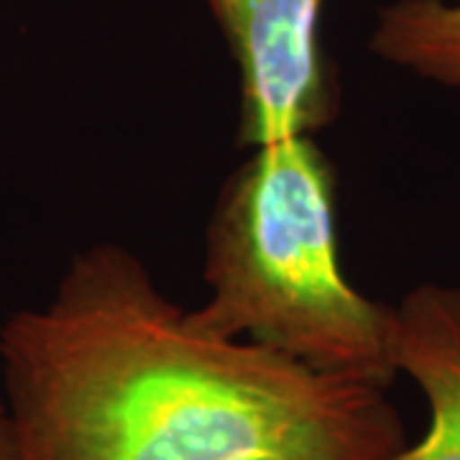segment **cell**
Listing matches in <instances>:
<instances>
[{
	"label": "cell",
	"instance_id": "obj_5",
	"mask_svg": "<svg viewBox=\"0 0 460 460\" xmlns=\"http://www.w3.org/2000/svg\"><path fill=\"white\" fill-rule=\"evenodd\" d=\"M368 49L386 65L460 93V0H392L381 5Z\"/></svg>",
	"mask_w": 460,
	"mask_h": 460
},
{
	"label": "cell",
	"instance_id": "obj_4",
	"mask_svg": "<svg viewBox=\"0 0 460 460\" xmlns=\"http://www.w3.org/2000/svg\"><path fill=\"white\" fill-rule=\"evenodd\" d=\"M394 366L425 396L429 428L389 460H460V287L428 281L402 296Z\"/></svg>",
	"mask_w": 460,
	"mask_h": 460
},
{
	"label": "cell",
	"instance_id": "obj_3",
	"mask_svg": "<svg viewBox=\"0 0 460 460\" xmlns=\"http://www.w3.org/2000/svg\"><path fill=\"white\" fill-rule=\"evenodd\" d=\"M238 72V146L314 136L338 115L328 0H205Z\"/></svg>",
	"mask_w": 460,
	"mask_h": 460
},
{
	"label": "cell",
	"instance_id": "obj_1",
	"mask_svg": "<svg viewBox=\"0 0 460 460\" xmlns=\"http://www.w3.org/2000/svg\"><path fill=\"white\" fill-rule=\"evenodd\" d=\"M16 460H389L384 386L198 328L131 248L77 251L0 325Z\"/></svg>",
	"mask_w": 460,
	"mask_h": 460
},
{
	"label": "cell",
	"instance_id": "obj_2",
	"mask_svg": "<svg viewBox=\"0 0 460 460\" xmlns=\"http://www.w3.org/2000/svg\"><path fill=\"white\" fill-rule=\"evenodd\" d=\"M198 328L248 341L328 376L389 389L394 307L341 266L335 172L314 136L253 146L223 181L205 230Z\"/></svg>",
	"mask_w": 460,
	"mask_h": 460
},
{
	"label": "cell",
	"instance_id": "obj_6",
	"mask_svg": "<svg viewBox=\"0 0 460 460\" xmlns=\"http://www.w3.org/2000/svg\"><path fill=\"white\" fill-rule=\"evenodd\" d=\"M0 460H16V435L5 394L0 389Z\"/></svg>",
	"mask_w": 460,
	"mask_h": 460
}]
</instances>
